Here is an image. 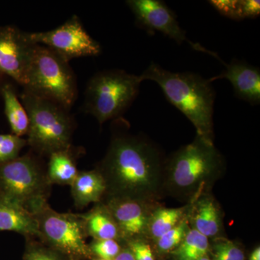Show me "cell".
Wrapping results in <instances>:
<instances>
[{"label":"cell","instance_id":"14","mask_svg":"<svg viewBox=\"0 0 260 260\" xmlns=\"http://www.w3.org/2000/svg\"><path fill=\"white\" fill-rule=\"evenodd\" d=\"M187 219L191 229L208 239L218 237L221 232V210L216 200L209 193L200 195L189 203Z\"/></svg>","mask_w":260,"mask_h":260},{"label":"cell","instance_id":"7","mask_svg":"<svg viewBox=\"0 0 260 260\" xmlns=\"http://www.w3.org/2000/svg\"><path fill=\"white\" fill-rule=\"evenodd\" d=\"M37 218L39 236L43 242L62 253L70 259H84L92 255L85 242V232L81 215L60 213L49 206L47 200L31 210Z\"/></svg>","mask_w":260,"mask_h":260},{"label":"cell","instance_id":"18","mask_svg":"<svg viewBox=\"0 0 260 260\" xmlns=\"http://www.w3.org/2000/svg\"><path fill=\"white\" fill-rule=\"evenodd\" d=\"M78 173L72 147L49 155L47 175L51 184L71 185Z\"/></svg>","mask_w":260,"mask_h":260},{"label":"cell","instance_id":"8","mask_svg":"<svg viewBox=\"0 0 260 260\" xmlns=\"http://www.w3.org/2000/svg\"><path fill=\"white\" fill-rule=\"evenodd\" d=\"M50 184L37 158L30 154L0 164V196L29 211L47 200Z\"/></svg>","mask_w":260,"mask_h":260},{"label":"cell","instance_id":"31","mask_svg":"<svg viewBox=\"0 0 260 260\" xmlns=\"http://www.w3.org/2000/svg\"><path fill=\"white\" fill-rule=\"evenodd\" d=\"M249 260H260V248L256 247L251 253Z\"/></svg>","mask_w":260,"mask_h":260},{"label":"cell","instance_id":"30","mask_svg":"<svg viewBox=\"0 0 260 260\" xmlns=\"http://www.w3.org/2000/svg\"><path fill=\"white\" fill-rule=\"evenodd\" d=\"M113 260H135V259L133 252L128 248V249L121 250L119 254Z\"/></svg>","mask_w":260,"mask_h":260},{"label":"cell","instance_id":"10","mask_svg":"<svg viewBox=\"0 0 260 260\" xmlns=\"http://www.w3.org/2000/svg\"><path fill=\"white\" fill-rule=\"evenodd\" d=\"M35 44L28 32L10 25L0 27V73L25 86Z\"/></svg>","mask_w":260,"mask_h":260},{"label":"cell","instance_id":"1","mask_svg":"<svg viewBox=\"0 0 260 260\" xmlns=\"http://www.w3.org/2000/svg\"><path fill=\"white\" fill-rule=\"evenodd\" d=\"M165 160L153 143L141 136L114 137L97 169L108 196L153 203L164 190Z\"/></svg>","mask_w":260,"mask_h":260},{"label":"cell","instance_id":"9","mask_svg":"<svg viewBox=\"0 0 260 260\" xmlns=\"http://www.w3.org/2000/svg\"><path fill=\"white\" fill-rule=\"evenodd\" d=\"M28 37L34 44L49 48L68 61L75 58L99 56L102 52L99 43L89 35L77 16L53 30L28 32Z\"/></svg>","mask_w":260,"mask_h":260},{"label":"cell","instance_id":"15","mask_svg":"<svg viewBox=\"0 0 260 260\" xmlns=\"http://www.w3.org/2000/svg\"><path fill=\"white\" fill-rule=\"evenodd\" d=\"M14 232L38 237L39 228L34 214L23 205L0 196V232Z\"/></svg>","mask_w":260,"mask_h":260},{"label":"cell","instance_id":"13","mask_svg":"<svg viewBox=\"0 0 260 260\" xmlns=\"http://www.w3.org/2000/svg\"><path fill=\"white\" fill-rule=\"evenodd\" d=\"M226 79L232 83L236 96L258 105L260 103V71L244 61L233 60L220 74L210 78V83L215 80Z\"/></svg>","mask_w":260,"mask_h":260},{"label":"cell","instance_id":"16","mask_svg":"<svg viewBox=\"0 0 260 260\" xmlns=\"http://www.w3.org/2000/svg\"><path fill=\"white\" fill-rule=\"evenodd\" d=\"M70 186L75 206L78 208L99 203L107 192L105 180L97 169L78 172Z\"/></svg>","mask_w":260,"mask_h":260},{"label":"cell","instance_id":"12","mask_svg":"<svg viewBox=\"0 0 260 260\" xmlns=\"http://www.w3.org/2000/svg\"><path fill=\"white\" fill-rule=\"evenodd\" d=\"M119 228L121 238L128 241L142 239L148 234L151 203L131 198L108 196L104 205Z\"/></svg>","mask_w":260,"mask_h":260},{"label":"cell","instance_id":"32","mask_svg":"<svg viewBox=\"0 0 260 260\" xmlns=\"http://www.w3.org/2000/svg\"><path fill=\"white\" fill-rule=\"evenodd\" d=\"M199 260H210V258L208 257V255L204 256V257L201 258Z\"/></svg>","mask_w":260,"mask_h":260},{"label":"cell","instance_id":"28","mask_svg":"<svg viewBox=\"0 0 260 260\" xmlns=\"http://www.w3.org/2000/svg\"><path fill=\"white\" fill-rule=\"evenodd\" d=\"M215 246L223 251L228 260H245L242 249L231 241L221 239L219 240Z\"/></svg>","mask_w":260,"mask_h":260},{"label":"cell","instance_id":"25","mask_svg":"<svg viewBox=\"0 0 260 260\" xmlns=\"http://www.w3.org/2000/svg\"><path fill=\"white\" fill-rule=\"evenodd\" d=\"M89 248L92 254H95L104 260L114 259L121 251L119 243L114 239L94 240Z\"/></svg>","mask_w":260,"mask_h":260},{"label":"cell","instance_id":"17","mask_svg":"<svg viewBox=\"0 0 260 260\" xmlns=\"http://www.w3.org/2000/svg\"><path fill=\"white\" fill-rule=\"evenodd\" d=\"M81 217L87 236L94 240L117 241L121 238L119 228L105 205H97Z\"/></svg>","mask_w":260,"mask_h":260},{"label":"cell","instance_id":"5","mask_svg":"<svg viewBox=\"0 0 260 260\" xmlns=\"http://www.w3.org/2000/svg\"><path fill=\"white\" fill-rule=\"evenodd\" d=\"M140 75L121 70L99 72L89 80L84 109L102 125L124 114L139 93Z\"/></svg>","mask_w":260,"mask_h":260},{"label":"cell","instance_id":"23","mask_svg":"<svg viewBox=\"0 0 260 260\" xmlns=\"http://www.w3.org/2000/svg\"><path fill=\"white\" fill-rule=\"evenodd\" d=\"M27 144V140L23 138L13 134H0V164L16 158Z\"/></svg>","mask_w":260,"mask_h":260},{"label":"cell","instance_id":"2","mask_svg":"<svg viewBox=\"0 0 260 260\" xmlns=\"http://www.w3.org/2000/svg\"><path fill=\"white\" fill-rule=\"evenodd\" d=\"M223 169V156L213 142L197 135L191 143L166 160L164 189L192 203L200 195L209 193Z\"/></svg>","mask_w":260,"mask_h":260},{"label":"cell","instance_id":"19","mask_svg":"<svg viewBox=\"0 0 260 260\" xmlns=\"http://www.w3.org/2000/svg\"><path fill=\"white\" fill-rule=\"evenodd\" d=\"M1 95L5 104V112L13 135L22 138L28 131L29 121L26 110L19 100L14 88L5 84L1 88Z\"/></svg>","mask_w":260,"mask_h":260},{"label":"cell","instance_id":"24","mask_svg":"<svg viewBox=\"0 0 260 260\" xmlns=\"http://www.w3.org/2000/svg\"><path fill=\"white\" fill-rule=\"evenodd\" d=\"M62 253L48 245L31 243L27 247L23 260H69Z\"/></svg>","mask_w":260,"mask_h":260},{"label":"cell","instance_id":"33","mask_svg":"<svg viewBox=\"0 0 260 260\" xmlns=\"http://www.w3.org/2000/svg\"><path fill=\"white\" fill-rule=\"evenodd\" d=\"M99 260H104V259H99Z\"/></svg>","mask_w":260,"mask_h":260},{"label":"cell","instance_id":"20","mask_svg":"<svg viewBox=\"0 0 260 260\" xmlns=\"http://www.w3.org/2000/svg\"><path fill=\"white\" fill-rule=\"evenodd\" d=\"M189 205L179 208H158L154 210L149 220L148 233L153 239H159L177 226L186 215Z\"/></svg>","mask_w":260,"mask_h":260},{"label":"cell","instance_id":"11","mask_svg":"<svg viewBox=\"0 0 260 260\" xmlns=\"http://www.w3.org/2000/svg\"><path fill=\"white\" fill-rule=\"evenodd\" d=\"M136 23L148 34L159 32L181 44L187 40L186 32L181 28L176 15L160 0H129L126 1Z\"/></svg>","mask_w":260,"mask_h":260},{"label":"cell","instance_id":"6","mask_svg":"<svg viewBox=\"0 0 260 260\" xmlns=\"http://www.w3.org/2000/svg\"><path fill=\"white\" fill-rule=\"evenodd\" d=\"M23 88L68 109L78 97V84L69 61L40 44L34 46Z\"/></svg>","mask_w":260,"mask_h":260},{"label":"cell","instance_id":"4","mask_svg":"<svg viewBox=\"0 0 260 260\" xmlns=\"http://www.w3.org/2000/svg\"><path fill=\"white\" fill-rule=\"evenodd\" d=\"M20 102L28 116L27 143L36 153L49 156L72 147L74 121L69 109L25 89Z\"/></svg>","mask_w":260,"mask_h":260},{"label":"cell","instance_id":"26","mask_svg":"<svg viewBox=\"0 0 260 260\" xmlns=\"http://www.w3.org/2000/svg\"><path fill=\"white\" fill-rule=\"evenodd\" d=\"M209 3L220 15L234 20H242L239 13V0H212Z\"/></svg>","mask_w":260,"mask_h":260},{"label":"cell","instance_id":"3","mask_svg":"<svg viewBox=\"0 0 260 260\" xmlns=\"http://www.w3.org/2000/svg\"><path fill=\"white\" fill-rule=\"evenodd\" d=\"M155 82L168 101L192 123L197 135L213 142L215 92L209 80L191 73H173L152 63L140 75Z\"/></svg>","mask_w":260,"mask_h":260},{"label":"cell","instance_id":"27","mask_svg":"<svg viewBox=\"0 0 260 260\" xmlns=\"http://www.w3.org/2000/svg\"><path fill=\"white\" fill-rule=\"evenodd\" d=\"M128 245L135 260H155L151 247L142 239L130 240Z\"/></svg>","mask_w":260,"mask_h":260},{"label":"cell","instance_id":"21","mask_svg":"<svg viewBox=\"0 0 260 260\" xmlns=\"http://www.w3.org/2000/svg\"><path fill=\"white\" fill-rule=\"evenodd\" d=\"M209 239L198 231L189 229L185 237L174 250L177 260H199L207 256L209 250Z\"/></svg>","mask_w":260,"mask_h":260},{"label":"cell","instance_id":"22","mask_svg":"<svg viewBox=\"0 0 260 260\" xmlns=\"http://www.w3.org/2000/svg\"><path fill=\"white\" fill-rule=\"evenodd\" d=\"M188 230L189 223L186 215L185 218L183 219L177 226L173 228L157 239L156 246L158 250L162 252L175 250L182 242Z\"/></svg>","mask_w":260,"mask_h":260},{"label":"cell","instance_id":"29","mask_svg":"<svg viewBox=\"0 0 260 260\" xmlns=\"http://www.w3.org/2000/svg\"><path fill=\"white\" fill-rule=\"evenodd\" d=\"M241 20L256 18L260 14V2L257 0H239Z\"/></svg>","mask_w":260,"mask_h":260}]
</instances>
